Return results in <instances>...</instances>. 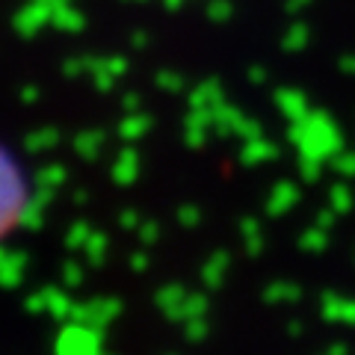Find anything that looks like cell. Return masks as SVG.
<instances>
[{"mask_svg": "<svg viewBox=\"0 0 355 355\" xmlns=\"http://www.w3.org/2000/svg\"><path fill=\"white\" fill-rule=\"evenodd\" d=\"M30 210H33L30 175L12 154V148L0 142V246L24 228Z\"/></svg>", "mask_w": 355, "mask_h": 355, "instance_id": "6da1fadb", "label": "cell"}]
</instances>
